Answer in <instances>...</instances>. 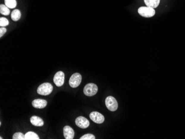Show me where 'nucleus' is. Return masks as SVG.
<instances>
[{
    "instance_id": "1",
    "label": "nucleus",
    "mask_w": 185,
    "mask_h": 139,
    "mask_svg": "<svg viewBox=\"0 0 185 139\" xmlns=\"http://www.w3.org/2000/svg\"><path fill=\"white\" fill-rule=\"evenodd\" d=\"M53 87L49 83H44L38 86L37 89L38 94L41 95H48L52 92Z\"/></svg>"
},
{
    "instance_id": "2",
    "label": "nucleus",
    "mask_w": 185,
    "mask_h": 139,
    "mask_svg": "<svg viewBox=\"0 0 185 139\" xmlns=\"http://www.w3.org/2000/svg\"><path fill=\"white\" fill-rule=\"evenodd\" d=\"M98 88L96 84L93 83L87 84L83 89L84 94L88 97H92L97 94Z\"/></svg>"
},
{
    "instance_id": "3",
    "label": "nucleus",
    "mask_w": 185,
    "mask_h": 139,
    "mask_svg": "<svg viewBox=\"0 0 185 139\" xmlns=\"http://www.w3.org/2000/svg\"><path fill=\"white\" fill-rule=\"evenodd\" d=\"M105 105L107 108L111 111L117 110L118 108V104L116 99L112 96H109L105 99Z\"/></svg>"
},
{
    "instance_id": "4",
    "label": "nucleus",
    "mask_w": 185,
    "mask_h": 139,
    "mask_svg": "<svg viewBox=\"0 0 185 139\" xmlns=\"http://www.w3.org/2000/svg\"><path fill=\"white\" fill-rule=\"evenodd\" d=\"M138 13L142 16L149 18L153 16L155 14L154 8L150 7H141L138 10Z\"/></svg>"
},
{
    "instance_id": "5",
    "label": "nucleus",
    "mask_w": 185,
    "mask_h": 139,
    "mask_svg": "<svg viewBox=\"0 0 185 139\" xmlns=\"http://www.w3.org/2000/svg\"><path fill=\"white\" fill-rule=\"evenodd\" d=\"M82 77L81 74L76 73L73 74L69 80V84L72 88H75L79 86L81 82Z\"/></svg>"
},
{
    "instance_id": "6",
    "label": "nucleus",
    "mask_w": 185,
    "mask_h": 139,
    "mask_svg": "<svg viewBox=\"0 0 185 139\" xmlns=\"http://www.w3.org/2000/svg\"><path fill=\"white\" fill-rule=\"evenodd\" d=\"M65 73L62 71H59L54 75L53 82L56 86H62L65 83Z\"/></svg>"
},
{
    "instance_id": "7",
    "label": "nucleus",
    "mask_w": 185,
    "mask_h": 139,
    "mask_svg": "<svg viewBox=\"0 0 185 139\" xmlns=\"http://www.w3.org/2000/svg\"><path fill=\"white\" fill-rule=\"evenodd\" d=\"M90 118L93 122L97 124H102L104 121V116L97 111H93L90 114Z\"/></svg>"
},
{
    "instance_id": "8",
    "label": "nucleus",
    "mask_w": 185,
    "mask_h": 139,
    "mask_svg": "<svg viewBox=\"0 0 185 139\" xmlns=\"http://www.w3.org/2000/svg\"><path fill=\"white\" fill-rule=\"evenodd\" d=\"M75 123L77 127L81 129H86L89 126L88 120L83 116H78L75 120Z\"/></svg>"
},
{
    "instance_id": "9",
    "label": "nucleus",
    "mask_w": 185,
    "mask_h": 139,
    "mask_svg": "<svg viewBox=\"0 0 185 139\" xmlns=\"http://www.w3.org/2000/svg\"><path fill=\"white\" fill-rule=\"evenodd\" d=\"M32 106L37 109H43L47 105V102L44 99H35L32 102Z\"/></svg>"
},
{
    "instance_id": "10",
    "label": "nucleus",
    "mask_w": 185,
    "mask_h": 139,
    "mask_svg": "<svg viewBox=\"0 0 185 139\" xmlns=\"http://www.w3.org/2000/svg\"><path fill=\"white\" fill-rule=\"evenodd\" d=\"M63 134L65 139H73L74 137V131L69 126H65L63 128Z\"/></svg>"
},
{
    "instance_id": "11",
    "label": "nucleus",
    "mask_w": 185,
    "mask_h": 139,
    "mask_svg": "<svg viewBox=\"0 0 185 139\" xmlns=\"http://www.w3.org/2000/svg\"><path fill=\"white\" fill-rule=\"evenodd\" d=\"M30 121L33 125L36 127H42L44 125L43 119L37 116H33L30 119Z\"/></svg>"
},
{
    "instance_id": "12",
    "label": "nucleus",
    "mask_w": 185,
    "mask_h": 139,
    "mask_svg": "<svg viewBox=\"0 0 185 139\" xmlns=\"http://www.w3.org/2000/svg\"><path fill=\"white\" fill-rule=\"evenodd\" d=\"M160 0H144L145 4L148 6L153 8L157 7L159 5Z\"/></svg>"
},
{
    "instance_id": "13",
    "label": "nucleus",
    "mask_w": 185,
    "mask_h": 139,
    "mask_svg": "<svg viewBox=\"0 0 185 139\" xmlns=\"http://www.w3.org/2000/svg\"><path fill=\"white\" fill-rule=\"evenodd\" d=\"M21 17V13L19 10H14L11 13L12 20L14 21H17L20 19Z\"/></svg>"
},
{
    "instance_id": "14",
    "label": "nucleus",
    "mask_w": 185,
    "mask_h": 139,
    "mask_svg": "<svg viewBox=\"0 0 185 139\" xmlns=\"http://www.w3.org/2000/svg\"><path fill=\"white\" fill-rule=\"evenodd\" d=\"M0 13L1 15L8 16L10 13V11L7 6L4 4H1L0 6Z\"/></svg>"
},
{
    "instance_id": "15",
    "label": "nucleus",
    "mask_w": 185,
    "mask_h": 139,
    "mask_svg": "<svg viewBox=\"0 0 185 139\" xmlns=\"http://www.w3.org/2000/svg\"><path fill=\"white\" fill-rule=\"evenodd\" d=\"M40 138L36 133L33 131H29L25 134V139H39Z\"/></svg>"
},
{
    "instance_id": "16",
    "label": "nucleus",
    "mask_w": 185,
    "mask_h": 139,
    "mask_svg": "<svg viewBox=\"0 0 185 139\" xmlns=\"http://www.w3.org/2000/svg\"><path fill=\"white\" fill-rule=\"evenodd\" d=\"M5 5L9 8H14L16 7L17 2L16 0H4Z\"/></svg>"
},
{
    "instance_id": "17",
    "label": "nucleus",
    "mask_w": 185,
    "mask_h": 139,
    "mask_svg": "<svg viewBox=\"0 0 185 139\" xmlns=\"http://www.w3.org/2000/svg\"><path fill=\"white\" fill-rule=\"evenodd\" d=\"M9 25V21L8 20L4 17L0 18V26L4 27Z\"/></svg>"
},
{
    "instance_id": "18",
    "label": "nucleus",
    "mask_w": 185,
    "mask_h": 139,
    "mask_svg": "<svg viewBox=\"0 0 185 139\" xmlns=\"http://www.w3.org/2000/svg\"><path fill=\"white\" fill-rule=\"evenodd\" d=\"M13 139H25V135L22 132H16L13 135Z\"/></svg>"
},
{
    "instance_id": "19",
    "label": "nucleus",
    "mask_w": 185,
    "mask_h": 139,
    "mask_svg": "<svg viewBox=\"0 0 185 139\" xmlns=\"http://www.w3.org/2000/svg\"><path fill=\"white\" fill-rule=\"evenodd\" d=\"M81 139H95V136L91 134H85V135H83V136H81Z\"/></svg>"
},
{
    "instance_id": "20",
    "label": "nucleus",
    "mask_w": 185,
    "mask_h": 139,
    "mask_svg": "<svg viewBox=\"0 0 185 139\" xmlns=\"http://www.w3.org/2000/svg\"><path fill=\"white\" fill-rule=\"evenodd\" d=\"M6 31H7V29H6V28L1 27V29H0V37H2L4 34L6 33Z\"/></svg>"
}]
</instances>
